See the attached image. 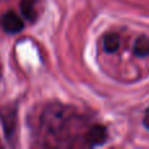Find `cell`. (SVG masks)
<instances>
[{"mask_svg": "<svg viewBox=\"0 0 149 149\" xmlns=\"http://www.w3.org/2000/svg\"><path fill=\"white\" fill-rule=\"evenodd\" d=\"M107 139V131L103 126H93L89 128L86 134V141L92 147L102 145Z\"/></svg>", "mask_w": 149, "mask_h": 149, "instance_id": "obj_2", "label": "cell"}, {"mask_svg": "<svg viewBox=\"0 0 149 149\" xmlns=\"http://www.w3.org/2000/svg\"><path fill=\"white\" fill-rule=\"evenodd\" d=\"M0 26L8 34H17L24 29V22L17 13L13 10L5 12L0 17Z\"/></svg>", "mask_w": 149, "mask_h": 149, "instance_id": "obj_1", "label": "cell"}, {"mask_svg": "<svg viewBox=\"0 0 149 149\" xmlns=\"http://www.w3.org/2000/svg\"><path fill=\"white\" fill-rule=\"evenodd\" d=\"M0 116H1V122L4 126V132L7 137H12L13 132H15L16 127V114L15 110L10 109H5V110L0 111Z\"/></svg>", "mask_w": 149, "mask_h": 149, "instance_id": "obj_3", "label": "cell"}, {"mask_svg": "<svg viewBox=\"0 0 149 149\" xmlns=\"http://www.w3.org/2000/svg\"><path fill=\"white\" fill-rule=\"evenodd\" d=\"M134 54L136 56H147L149 55V38L145 36H141L136 39L134 45Z\"/></svg>", "mask_w": 149, "mask_h": 149, "instance_id": "obj_5", "label": "cell"}, {"mask_svg": "<svg viewBox=\"0 0 149 149\" xmlns=\"http://www.w3.org/2000/svg\"><path fill=\"white\" fill-rule=\"evenodd\" d=\"M144 126L147 127L149 130V109L147 110V113H145V118H144Z\"/></svg>", "mask_w": 149, "mask_h": 149, "instance_id": "obj_7", "label": "cell"}, {"mask_svg": "<svg viewBox=\"0 0 149 149\" xmlns=\"http://www.w3.org/2000/svg\"><path fill=\"white\" fill-rule=\"evenodd\" d=\"M21 13L29 21H36L38 17V10H37V0H22L21 1Z\"/></svg>", "mask_w": 149, "mask_h": 149, "instance_id": "obj_4", "label": "cell"}, {"mask_svg": "<svg viewBox=\"0 0 149 149\" xmlns=\"http://www.w3.org/2000/svg\"><path fill=\"white\" fill-rule=\"evenodd\" d=\"M120 47V38L116 34L110 33L103 38V49L107 52H115Z\"/></svg>", "mask_w": 149, "mask_h": 149, "instance_id": "obj_6", "label": "cell"}]
</instances>
